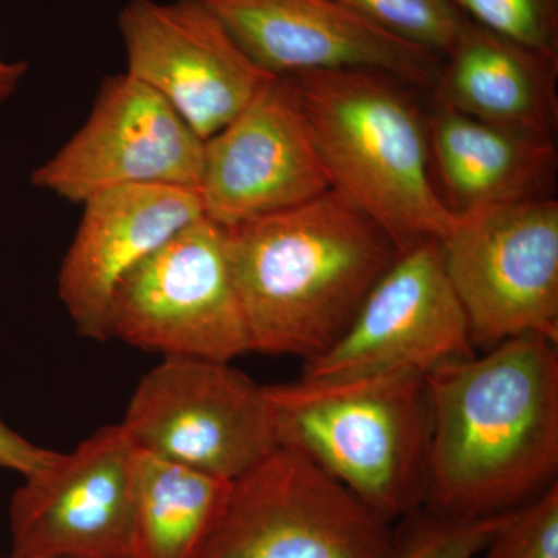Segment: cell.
I'll return each instance as SVG.
<instances>
[{
	"instance_id": "obj_1",
	"label": "cell",
	"mask_w": 558,
	"mask_h": 558,
	"mask_svg": "<svg viewBox=\"0 0 558 558\" xmlns=\"http://www.w3.org/2000/svg\"><path fill=\"white\" fill-rule=\"evenodd\" d=\"M425 499L442 519L501 515L557 483L558 351L524 333L425 374Z\"/></svg>"
},
{
	"instance_id": "obj_2",
	"label": "cell",
	"mask_w": 558,
	"mask_h": 558,
	"mask_svg": "<svg viewBox=\"0 0 558 558\" xmlns=\"http://www.w3.org/2000/svg\"><path fill=\"white\" fill-rule=\"evenodd\" d=\"M226 231L252 352L304 363L340 340L402 253L332 190Z\"/></svg>"
},
{
	"instance_id": "obj_3",
	"label": "cell",
	"mask_w": 558,
	"mask_h": 558,
	"mask_svg": "<svg viewBox=\"0 0 558 558\" xmlns=\"http://www.w3.org/2000/svg\"><path fill=\"white\" fill-rule=\"evenodd\" d=\"M329 186L381 227L400 252L442 241L458 222L429 165L427 109L417 89L377 69L286 75Z\"/></svg>"
},
{
	"instance_id": "obj_4",
	"label": "cell",
	"mask_w": 558,
	"mask_h": 558,
	"mask_svg": "<svg viewBox=\"0 0 558 558\" xmlns=\"http://www.w3.org/2000/svg\"><path fill=\"white\" fill-rule=\"evenodd\" d=\"M278 447L296 451L392 523L424 508L427 380L416 371L264 385Z\"/></svg>"
},
{
	"instance_id": "obj_5",
	"label": "cell",
	"mask_w": 558,
	"mask_h": 558,
	"mask_svg": "<svg viewBox=\"0 0 558 558\" xmlns=\"http://www.w3.org/2000/svg\"><path fill=\"white\" fill-rule=\"evenodd\" d=\"M391 523L296 451L230 483L196 558H389Z\"/></svg>"
},
{
	"instance_id": "obj_6",
	"label": "cell",
	"mask_w": 558,
	"mask_h": 558,
	"mask_svg": "<svg viewBox=\"0 0 558 558\" xmlns=\"http://www.w3.org/2000/svg\"><path fill=\"white\" fill-rule=\"evenodd\" d=\"M109 337L163 357L230 363L252 352L226 229L204 216L131 270L113 293Z\"/></svg>"
},
{
	"instance_id": "obj_7",
	"label": "cell",
	"mask_w": 558,
	"mask_h": 558,
	"mask_svg": "<svg viewBox=\"0 0 558 558\" xmlns=\"http://www.w3.org/2000/svg\"><path fill=\"white\" fill-rule=\"evenodd\" d=\"M444 269L481 351L524 333L558 343V202L459 216L439 241Z\"/></svg>"
},
{
	"instance_id": "obj_8",
	"label": "cell",
	"mask_w": 558,
	"mask_h": 558,
	"mask_svg": "<svg viewBox=\"0 0 558 558\" xmlns=\"http://www.w3.org/2000/svg\"><path fill=\"white\" fill-rule=\"evenodd\" d=\"M142 453L233 481L278 449L264 385L227 362L165 357L120 422Z\"/></svg>"
},
{
	"instance_id": "obj_9",
	"label": "cell",
	"mask_w": 558,
	"mask_h": 558,
	"mask_svg": "<svg viewBox=\"0 0 558 558\" xmlns=\"http://www.w3.org/2000/svg\"><path fill=\"white\" fill-rule=\"evenodd\" d=\"M138 450L120 424L25 476L10 502V554L132 558Z\"/></svg>"
},
{
	"instance_id": "obj_10",
	"label": "cell",
	"mask_w": 558,
	"mask_h": 558,
	"mask_svg": "<svg viewBox=\"0 0 558 558\" xmlns=\"http://www.w3.org/2000/svg\"><path fill=\"white\" fill-rule=\"evenodd\" d=\"M205 140L160 94L126 72L101 84L89 119L32 183L84 204L126 185L201 189Z\"/></svg>"
},
{
	"instance_id": "obj_11",
	"label": "cell",
	"mask_w": 558,
	"mask_h": 558,
	"mask_svg": "<svg viewBox=\"0 0 558 558\" xmlns=\"http://www.w3.org/2000/svg\"><path fill=\"white\" fill-rule=\"evenodd\" d=\"M119 28L128 75L160 94L205 142L275 78L196 0H130Z\"/></svg>"
},
{
	"instance_id": "obj_12",
	"label": "cell",
	"mask_w": 558,
	"mask_h": 558,
	"mask_svg": "<svg viewBox=\"0 0 558 558\" xmlns=\"http://www.w3.org/2000/svg\"><path fill=\"white\" fill-rule=\"evenodd\" d=\"M476 354L468 318L451 288L439 241L400 253L363 301L340 340L306 362L303 377H341L384 371L428 374Z\"/></svg>"
},
{
	"instance_id": "obj_13",
	"label": "cell",
	"mask_w": 558,
	"mask_h": 558,
	"mask_svg": "<svg viewBox=\"0 0 558 558\" xmlns=\"http://www.w3.org/2000/svg\"><path fill=\"white\" fill-rule=\"evenodd\" d=\"M205 218L223 229L299 207L330 190L311 128L284 76L205 142Z\"/></svg>"
},
{
	"instance_id": "obj_14",
	"label": "cell",
	"mask_w": 558,
	"mask_h": 558,
	"mask_svg": "<svg viewBox=\"0 0 558 558\" xmlns=\"http://www.w3.org/2000/svg\"><path fill=\"white\" fill-rule=\"evenodd\" d=\"M275 76L377 69L432 92L442 58L392 38L333 0H196Z\"/></svg>"
},
{
	"instance_id": "obj_15",
	"label": "cell",
	"mask_w": 558,
	"mask_h": 558,
	"mask_svg": "<svg viewBox=\"0 0 558 558\" xmlns=\"http://www.w3.org/2000/svg\"><path fill=\"white\" fill-rule=\"evenodd\" d=\"M83 205L58 292L78 336L105 341L120 282L175 233L204 218V202L199 189L126 185L95 194Z\"/></svg>"
},
{
	"instance_id": "obj_16",
	"label": "cell",
	"mask_w": 558,
	"mask_h": 558,
	"mask_svg": "<svg viewBox=\"0 0 558 558\" xmlns=\"http://www.w3.org/2000/svg\"><path fill=\"white\" fill-rule=\"evenodd\" d=\"M427 128L436 190L458 218L553 197L556 140L472 119L433 101Z\"/></svg>"
},
{
	"instance_id": "obj_17",
	"label": "cell",
	"mask_w": 558,
	"mask_h": 558,
	"mask_svg": "<svg viewBox=\"0 0 558 558\" xmlns=\"http://www.w3.org/2000/svg\"><path fill=\"white\" fill-rule=\"evenodd\" d=\"M558 58L462 22L442 54L432 101L472 119L556 138Z\"/></svg>"
},
{
	"instance_id": "obj_18",
	"label": "cell",
	"mask_w": 558,
	"mask_h": 558,
	"mask_svg": "<svg viewBox=\"0 0 558 558\" xmlns=\"http://www.w3.org/2000/svg\"><path fill=\"white\" fill-rule=\"evenodd\" d=\"M230 483L138 451L132 558H196Z\"/></svg>"
},
{
	"instance_id": "obj_19",
	"label": "cell",
	"mask_w": 558,
	"mask_h": 558,
	"mask_svg": "<svg viewBox=\"0 0 558 558\" xmlns=\"http://www.w3.org/2000/svg\"><path fill=\"white\" fill-rule=\"evenodd\" d=\"M360 20L442 58L464 22L454 0H333Z\"/></svg>"
},
{
	"instance_id": "obj_20",
	"label": "cell",
	"mask_w": 558,
	"mask_h": 558,
	"mask_svg": "<svg viewBox=\"0 0 558 558\" xmlns=\"http://www.w3.org/2000/svg\"><path fill=\"white\" fill-rule=\"evenodd\" d=\"M473 558H558V486L501 513Z\"/></svg>"
},
{
	"instance_id": "obj_21",
	"label": "cell",
	"mask_w": 558,
	"mask_h": 558,
	"mask_svg": "<svg viewBox=\"0 0 558 558\" xmlns=\"http://www.w3.org/2000/svg\"><path fill=\"white\" fill-rule=\"evenodd\" d=\"M465 20L558 58V0H454Z\"/></svg>"
},
{
	"instance_id": "obj_22",
	"label": "cell",
	"mask_w": 558,
	"mask_h": 558,
	"mask_svg": "<svg viewBox=\"0 0 558 558\" xmlns=\"http://www.w3.org/2000/svg\"><path fill=\"white\" fill-rule=\"evenodd\" d=\"M499 517L450 520L418 512L395 532V549L389 558H473L497 526Z\"/></svg>"
},
{
	"instance_id": "obj_23",
	"label": "cell",
	"mask_w": 558,
	"mask_h": 558,
	"mask_svg": "<svg viewBox=\"0 0 558 558\" xmlns=\"http://www.w3.org/2000/svg\"><path fill=\"white\" fill-rule=\"evenodd\" d=\"M58 454V451L44 449L22 438L0 418V469L20 473L25 478L46 469Z\"/></svg>"
},
{
	"instance_id": "obj_24",
	"label": "cell",
	"mask_w": 558,
	"mask_h": 558,
	"mask_svg": "<svg viewBox=\"0 0 558 558\" xmlns=\"http://www.w3.org/2000/svg\"><path fill=\"white\" fill-rule=\"evenodd\" d=\"M28 64L25 61H7L0 54V105L9 100L16 92L21 81L27 75Z\"/></svg>"
},
{
	"instance_id": "obj_25",
	"label": "cell",
	"mask_w": 558,
	"mask_h": 558,
	"mask_svg": "<svg viewBox=\"0 0 558 558\" xmlns=\"http://www.w3.org/2000/svg\"><path fill=\"white\" fill-rule=\"evenodd\" d=\"M0 558H28V557H20V556H14V554H9V556H0Z\"/></svg>"
}]
</instances>
